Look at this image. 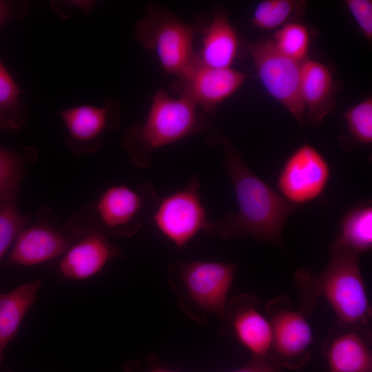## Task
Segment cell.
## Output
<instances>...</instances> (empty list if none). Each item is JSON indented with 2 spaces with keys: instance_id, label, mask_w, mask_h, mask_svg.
I'll list each match as a JSON object with an SVG mask.
<instances>
[{
  "instance_id": "7402d4cb",
  "label": "cell",
  "mask_w": 372,
  "mask_h": 372,
  "mask_svg": "<svg viewBox=\"0 0 372 372\" xmlns=\"http://www.w3.org/2000/svg\"><path fill=\"white\" fill-rule=\"evenodd\" d=\"M306 5L304 1L264 0L254 11L253 23L260 29H275L285 24L294 14H302Z\"/></svg>"
},
{
  "instance_id": "484cf974",
  "label": "cell",
  "mask_w": 372,
  "mask_h": 372,
  "mask_svg": "<svg viewBox=\"0 0 372 372\" xmlns=\"http://www.w3.org/2000/svg\"><path fill=\"white\" fill-rule=\"evenodd\" d=\"M16 205V199L0 205V260L29 221Z\"/></svg>"
},
{
  "instance_id": "5bb4252c",
  "label": "cell",
  "mask_w": 372,
  "mask_h": 372,
  "mask_svg": "<svg viewBox=\"0 0 372 372\" xmlns=\"http://www.w3.org/2000/svg\"><path fill=\"white\" fill-rule=\"evenodd\" d=\"M60 115L68 132L65 144L75 154L97 151L103 134L121 123L119 105L112 100H107L103 106L72 107L61 111Z\"/></svg>"
},
{
  "instance_id": "f1b7e54d",
  "label": "cell",
  "mask_w": 372,
  "mask_h": 372,
  "mask_svg": "<svg viewBox=\"0 0 372 372\" xmlns=\"http://www.w3.org/2000/svg\"><path fill=\"white\" fill-rule=\"evenodd\" d=\"M9 9L6 3L0 1V25L8 19Z\"/></svg>"
},
{
  "instance_id": "4dcf8cb0",
  "label": "cell",
  "mask_w": 372,
  "mask_h": 372,
  "mask_svg": "<svg viewBox=\"0 0 372 372\" xmlns=\"http://www.w3.org/2000/svg\"><path fill=\"white\" fill-rule=\"evenodd\" d=\"M6 372H12V371H6Z\"/></svg>"
},
{
  "instance_id": "44dd1931",
  "label": "cell",
  "mask_w": 372,
  "mask_h": 372,
  "mask_svg": "<svg viewBox=\"0 0 372 372\" xmlns=\"http://www.w3.org/2000/svg\"><path fill=\"white\" fill-rule=\"evenodd\" d=\"M20 89L0 61V128L17 130L25 123Z\"/></svg>"
},
{
  "instance_id": "ac0fdd59",
  "label": "cell",
  "mask_w": 372,
  "mask_h": 372,
  "mask_svg": "<svg viewBox=\"0 0 372 372\" xmlns=\"http://www.w3.org/2000/svg\"><path fill=\"white\" fill-rule=\"evenodd\" d=\"M341 327L326 347L330 372H371V353L363 336L357 329Z\"/></svg>"
},
{
  "instance_id": "30bf717a",
  "label": "cell",
  "mask_w": 372,
  "mask_h": 372,
  "mask_svg": "<svg viewBox=\"0 0 372 372\" xmlns=\"http://www.w3.org/2000/svg\"><path fill=\"white\" fill-rule=\"evenodd\" d=\"M74 216L83 233L65 253L59 269L65 278L80 280L96 275L110 260L122 255L96 222L89 207Z\"/></svg>"
},
{
  "instance_id": "f546056e",
  "label": "cell",
  "mask_w": 372,
  "mask_h": 372,
  "mask_svg": "<svg viewBox=\"0 0 372 372\" xmlns=\"http://www.w3.org/2000/svg\"><path fill=\"white\" fill-rule=\"evenodd\" d=\"M150 372H172V371H169L165 369H154L153 371H151Z\"/></svg>"
},
{
  "instance_id": "d4e9b609",
  "label": "cell",
  "mask_w": 372,
  "mask_h": 372,
  "mask_svg": "<svg viewBox=\"0 0 372 372\" xmlns=\"http://www.w3.org/2000/svg\"><path fill=\"white\" fill-rule=\"evenodd\" d=\"M350 135L362 144L372 143V98L367 97L344 114Z\"/></svg>"
},
{
  "instance_id": "8992f818",
  "label": "cell",
  "mask_w": 372,
  "mask_h": 372,
  "mask_svg": "<svg viewBox=\"0 0 372 372\" xmlns=\"http://www.w3.org/2000/svg\"><path fill=\"white\" fill-rule=\"evenodd\" d=\"M158 231L179 248L198 232L206 231L209 220L200 196V181L192 176L187 186L158 200L152 215Z\"/></svg>"
},
{
  "instance_id": "8fae6325",
  "label": "cell",
  "mask_w": 372,
  "mask_h": 372,
  "mask_svg": "<svg viewBox=\"0 0 372 372\" xmlns=\"http://www.w3.org/2000/svg\"><path fill=\"white\" fill-rule=\"evenodd\" d=\"M156 198L153 188L143 185L134 190L114 185L105 190L90 210L100 227L118 236L130 237L141 227V214L147 201Z\"/></svg>"
},
{
  "instance_id": "9c48e42d",
  "label": "cell",
  "mask_w": 372,
  "mask_h": 372,
  "mask_svg": "<svg viewBox=\"0 0 372 372\" xmlns=\"http://www.w3.org/2000/svg\"><path fill=\"white\" fill-rule=\"evenodd\" d=\"M271 327V349L278 362L289 368L302 366L309 358L308 350L313 340L311 328L306 314L294 310L288 298L279 296L267 305Z\"/></svg>"
},
{
  "instance_id": "e0dca14e",
  "label": "cell",
  "mask_w": 372,
  "mask_h": 372,
  "mask_svg": "<svg viewBox=\"0 0 372 372\" xmlns=\"http://www.w3.org/2000/svg\"><path fill=\"white\" fill-rule=\"evenodd\" d=\"M300 90L307 116L319 125L333 109L334 83L330 70L320 62L306 59L301 63Z\"/></svg>"
},
{
  "instance_id": "52a82bcc",
  "label": "cell",
  "mask_w": 372,
  "mask_h": 372,
  "mask_svg": "<svg viewBox=\"0 0 372 372\" xmlns=\"http://www.w3.org/2000/svg\"><path fill=\"white\" fill-rule=\"evenodd\" d=\"M56 222L52 209H41L37 223L23 228L16 238L9 262L33 266L65 253L81 234L72 218L67 225L59 227H56Z\"/></svg>"
},
{
  "instance_id": "4316f807",
  "label": "cell",
  "mask_w": 372,
  "mask_h": 372,
  "mask_svg": "<svg viewBox=\"0 0 372 372\" xmlns=\"http://www.w3.org/2000/svg\"><path fill=\"white\" fill-rule=\"evenodd\" d=\"M364 37L372 38V1L371 0H347L345 1Z\"/></svg>"
},
{
  "instance_id": "ffe728a7",
  "label": "cell",
  "mask_w": 372,
  "mask_h": 372,
  "mask_svg": "<svg viewBox=\"0 0 372 372\" xmlns=\"http://www.w3.org/2000/svg\"><path fill=\"white\" fill-rule=\"evenodd\" d=\"M336 244L358 254L372 247V206L370 201L355 204L344 215Z\"/></svg>"
},
{
  "instance_id": "9a60e30c",
  "label": "cell",
  "mask_w": 372,
  "mask_h": 372,
  "mask_svg": "<svg viewBox=\"0 0 372 372\" xmlns=\"http://www.w3.org/2000/svg\"><path fill=\"white\" fill-rule=\"evenodd\" d=\"M202 45L194 59L215 68H231L240 47L236 30L225 12L218 10L207 23L202 18Z\"/></svg>"
},
{
  "instance_id": "7a4b0ae2",
  "label": "cell",
  "mask_w": 372,
  "mask_h": 372,
  "mask_svg": "<svg viewBox=\"0 0 372 372\" xmlns=\"http://www.w3.org/2000/svg\"><path fill=\"white\" fill-rule=\"evenodd\" d=\"M294 281L302 293L300 309L311 313L318 299L324 297L334 310L340 325L359 329L371 318L365 285L360 269L359 254L333 242L329 260L322 273L309 269L296 273Z\"/></svg>"
},
{
  "instance_id": "2e32d148",
  "label": "cell",
  "mask_w": 372,
  "mask_h": 372,
  "mask_svg": "<svg viewBox=\"0 0 372 372\" xmlns=\"http://www.w3.org/2000/svg\"><path fill=\"white\" fill-rule=\"evenodd\" d=\"M254 298H237L232 303L231 313L232 326L238 339L256 358H266L271 346L272 332L269 320L257 309Z\"/></svg>"
},
{
  "instance_id": "7c38bea8",
  "label": "cell",
  "mask_w": 372,
  "mask_h": 372,
  "mask_svg": "<svg viewBox=\"0 0 372 372\" xmlns=\"http://www.w3.org/2000/svg\"><path fill=\"white\" fill-rule=\"evenodd\" d=\"M329 177L330 168L324 156L313 146L304 144L283 165L278 188L285 198L298 205L318 198Z\"/></svg>"
},
{
  "instance_id": "603a6c76",
  "label": "cell",
  "mask_w": 372,
  "mask_h": 372,
  "mask_svg": "<svg viewBox=\"0 0 372 372\" xmlns=\"http://www.w3.org/2000/svg\"><path fill=\"white\" fill-rule=\"evenodd\" d=\"M26 156L0 146V205L16 199Z\"/></svg>"
},
{
  "instance_id": "cb8c5ba5",
  "label": "cell",
  "mask_w": 372,
  "mask_h": 372,
  "mask_svg": "<svg viewBox=\"0 0 372 372\" xmlns=\"http://www.w3.org/2000/svg\"><path fill=\"white\" fill-rule=\"evenodd\" d=\"M271 40L276 48L287 57L300 63L306 60L309 34L304 25L287 23L274 33Z\"/></svg>"
},
{
  "instance_id": "3957f363",
  "label": "cell",
  "mask_w": 372,
  "mask_h": 372,
  "mask_svg": "<svg viewBox=\"0 0 372 372\" xmlns=\"http://www.w3.org/2000/svg\"><path fill=\"white\" fill-rule=\"evenodd\" d=\"M210 129L204 112L185 99L169 96L161 87L152 97L145 119L127 129L123 143L132 162L144 169L158 149Z\"/></svg>"
},
{
  "instance_id": "4fadbf2b",
  "label": "cell",
  "mask_w": 372,
  "mask_h": 372,
  "mask_svg": "<svg viewBox=\"0 0 372 372\" xmlns=\"http://www.w3.org/2000/svg\"><path fill=\"white\" fill-rule=\"evenodd\" d=\"M177 268L192 300L205 311L225 316L227 296L236 272L235 265L193 260L180 262Z\"/></svg>"
},
{
  "instance_id": "5b68a950",
  "label": "cell",
  "mask_w": 372,
  "mask_h": 372,
  "mask_svg": "<svg viewBox=\"0 0 372 372\" xmlns=\"http://www.w3.org/2000/svg\"><path fill=\"white\" fill-rule=\"evenodd\" d=\"M258 75L269 94L300 124L305 107L300 90L301 63L282 54L271 39H260L247 46Z\"/></svg>"
},
{
  "instance_id": "ba28073f",
  "label": "cell",
  "mask_w": 372,
  "mask_h": 372,
  "mask_svg": "<svg viewBox=\"0 0 372 372\" xmlns=\"http://www.w3.org/2000/svg\"><path fill=\"white\" fill-rule=\"evenodd\" d=\"M246 74L229 68L204 65L194 59L172 84L177 97L200 107L205 114H213L218 105L234 94L246 79Z\"/></svg>"
},
{
  "instance_id": "83f0119b",
  "label": "cell",
  "mask_w": 372,
  "mask_h": 372,
  "mask_svg": "<svg viewBox=\"0 0 372 372\" xmlns=\"http://www.w3.org/2000/svg\"><path fill=\"white\" fill-rule=\"evenodd\" d=\"M234 372H276L273 366L266 361V358L254 357L249 364Z\"/></svg>"
},
{
  "instance_id": "d6986e66",
  "label": "cell",
  "mask_w": 372,
  "mask_h": 372,
  "mask_svg": "<svg viewBox=\"0 0 372 372\" xmlns=\"http://www.w3.org/2000/svg\"><path fill=\"white\" fill-rule=\"evenodd\" d=\"M41 285L39 280H35L0 293V366L4 350L16 337L24 316L35 302Z\"/></svg>"
},
{
  "instance_id": "277c9868",
  "label": "cell",
  "mask_w": 372,
  "mask_h": 372,
  "mask_svg": "<svg viewBox=\"0 0 372 372\" xmlns=\"http://www.w3.org/2000/svg\"><path fill=\"white\" fill-rule=\"evenodd\" d=\"M201 25L202 19L187 23L163 7L149 5L135 32L138 41L156 53L163 69L177 76L194 59V40Z\"/></svg>"
},
{
  "instance_id": "6da1fadb",
  "label": "cell",
  "mask_w": 372,
  "mask_h": 372,
  "mask_svg": "<svg viewBox=\"0 0 372 372\" xmlns=\"http://www.w3.org/2000/svg\"><path fill=\"white\" fill-rule=\"evenodd\" d=\"M209 141H218L223 149L226 169L233 185L238 210L218 221H209L205 232L224 238L249 236L280 244L284 225L298 208L247 166L229 139L211 134Z\"/></svg>"
}]
</instances>
